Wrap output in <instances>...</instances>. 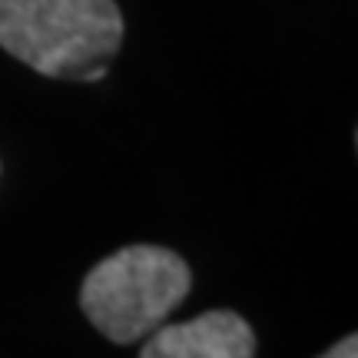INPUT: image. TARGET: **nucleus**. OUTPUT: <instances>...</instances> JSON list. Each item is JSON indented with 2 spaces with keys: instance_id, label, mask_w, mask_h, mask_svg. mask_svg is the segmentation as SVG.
<instances>
[{
  "instance_id": "obj_3",
  "label": "nucleus",
  "mask_w": 358,
  "mask_h": 358,
  "mask_svg": "<svg viewBox=\"0 0 358 358\" xmlns=\"http://www.w3.org/2000/svg\"><path fill=\"white\" fill-rule=\"evenodd\" d=\"M140 358H256L252 325L229 308H213L146 335Z\"/></svg>"
},
{
  "instance_id": "obj_4",
  "label": "nucleus",
  "mask_w": 358,
  "mask_h": 358,
  "mask_svg": "<svg viewBox=\"0 0 358 358\" xmlns=\"http://www.w3.org/2000/svg\"><path fill=\"white\" fill-rule=\"evenodd\" d=\"M322 358H358V338L355 335H348V338H342L335 348H329Z\"/></svg>"
},
{
  "instance_id": "obj_2",
  "label": "nucleus",
  "mask_w": 358,
  "mask_h": 358,
  "mask_svg": "<svg viewBox=\"0 0 358 358\" xmlns=\"http://www.w3.org/2000/svg\"><path fill=\"white\" fill-rule=\"evenodd\" d=\"M189 289L192 272L173 249L127 245L90 268L80 285V308L110 342L133 345L156 332Z\"/></svg>"
},
{
  "instance_id": "obj_1",
  "label": "nucleus",
  "mask_w": 358,
  "mask_h": 358,
  "mask_svg": "<svg viewBox=\"0 0 358 358\" xmlns=\"http://www.w3.org/2000/svg\"><path fill=\"white\" fill-rule=\"evenodd\" d=\"M120 43L116 0H0V47L43 77L83 80Z\"/></svg>"
}]
</instances>
